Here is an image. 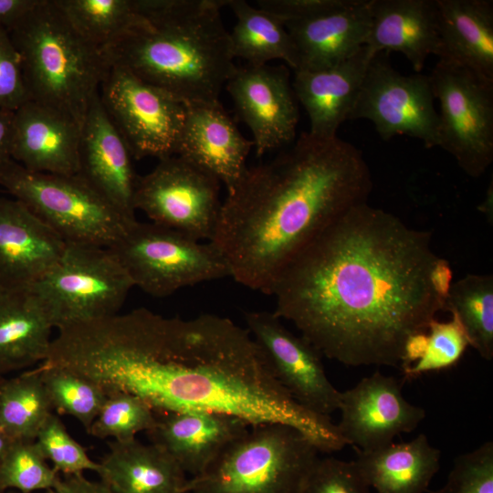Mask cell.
I'll list each match as a JSON object with an SVG mask.
<instances>
[{"instance_id":"cell-1","label":"cell","mask_w":493,"mask_h":493,"mask_svg":"<svg viewBox=\"0 0 493 493\" xmlns=\"http://www.w3.org/2000/svg\"><path fill=\"white\" fill-rule=\"evenodd\" d=\"M429 231L367 202L341 215L283 270L274 313L347 366L400 367L407 340L446 311Z\"/></svg>"},{"instance_id":"cell-2","label":"cell","mask_w":493,"mask_h":493,"mask_svg":"<svg viewBox=\"0 0 493 493\" xmlns=\"http://www.w3.org/2000/svg\"><path fill=\"white\" fill-rule=\"evenodd\" d=\"M87 372L106 393L134 394L157 414L201 411L249 425L283 424L320 453L347 446L330 416L309 411L282 387L247 329L226 317L166 318L133 309L97 337Z\"/></svg>"},{"instance_id":"cell-3","label":"cell","mask_w":493,"mask_h":493,"mask_svg":"<svg viewBox=\"0 0 493 493\" xmlns=\"http://www.w3.org/2000/svg\"><path fill=\"white\" fill-rule=\"evenodd\" d=\"M371 171L338 136L302 132L273 159L247 167L227 192L211 242L231 277L269 294L290 262L351 207L367 202Z\"/></svg>"},{"instance_id":"cell-4","label":"cell","mask_w":493,"mask_h":493,"mask_svg":"<svg viewBox=\"0 0 493 493\" xmlns=\"http://www.w3.org/2000/svg\"><path fill=\"white\" fill-rule=\"evenodd\" d=\"M144 22L101 49L184 105L219 101L236 69L220 10L227 0H135Z\"/></svg>"},{"instance_id":"cell-5","label":"cell","mask_w":493,"mask_h":493,"mask_svg":"<svg viewBox=\"0 0 493 493\" xmlns=\"http://www.w3.org/2000/svg\"><path fill=\"white\" fill-rule=\"evenodd\" d=\"M8 33L30 100L65 113L81 127L108 68L101 49L77 32L55 0H40Z\"/></svg>"},{"instance_id":"cell-6","label":"cell","mask_w":493,"mask_h":493,"mask_svg":"<svg viewBox=\"0 0 493 493\" xmlns=\"http://www.w3.org/2000/svg\"><path fill=\"white\" fill-rule=\"evenodd\" d=\"M320 451L283 424L250 425L205 470L188 477L189 493H297Z\"/></svg>"},{"instance_id":"cell-7","label":"cell","mask_w":493,"mask_h":493,"mask_svg":"<svg viewBox=\"0 0 493 493\" xmlns=\"http://www.w3.org/2000/svg\"><path fill=\"white\" fill-rule=\"evenodd\" d=\"M0 185L66 243L110 248L135 222L79 174L31 172L11 159L0 166Z\"/></svg>"},{"instance_id":"cell-8","label":"cell","mask_w":493,"mask_h":493,"mask_svg":"<svg viewBox=\"0 0 493 493\" xmlns=\"http://www.w3.org/2000/svg\"><path fill=\"white\" fill-rule=\"evenodd\" d=\"M133 287L110 248L67 243L57 264L28 288L58 330L118 314Z\"/></svg>"},{"instance_id":"cell-9","label":"cell","mask_w":493,"mask_h":493,"mask_svg":"<svg viewBox=\"0 0 493 493\" xmlns=\"http://www.w3.org/2000/svg\"><path fill=\"white\" fill-rule=\"evenodd\" d=\"M110 249L133 286L156 298L231 277L226 258L211 241L203 243L152 222L135 221Z\"/></svg>"},{"instance_id":"cell-10","label":"cell","mask_w":493,"mask_h":493,"mask_svg":"<svg viewBox=\"0 0 493 493\" xmlns=\"http://www.w3.org/2000/svg\"><path fill=\"white\" fill-rule=\"evenodd\" d=\"M428 76L440 107L437 146L480 177L493 162V80L444 58Z\"/></svg>"},{"instance_id":"cell-11","label":"cell","mask_w":493,"mask_h":493,"mask_svg":"<svg viewBox=\"0 0 493 493\" xmlns=\"http://www.w3.org/2000/svg\"><path fill=\"white\" fill-rule=\"evenodd\" d=\"M100 98L132 158L175 155L185 106L129 70L108 65Z\"/></svg>"},{"instance_id":"cell-12","label":"cell","mask_w":493,"mask_h":493,"mask_svg":"<svg viewBox=\"0 0 493 493\" xmlns=\"http://www.w3.org/2000/svg\"><path fill=\"white\" fill-rule=\"evenodd\" d=\"M221 183L189 161L173 155L159 160L139 176L134 208L152 223L178 230L196 240H212L222 203Z\"/></svg>"},{"instance_id":"cell-13","label":"cell","mask_w":493,"mask_h":493,"mask_svg":"<svg viewBox=\"0 0 493 493\" xmlns=\"http://www.w3.org/2000/svg\"><path fill=\"white\" fill-rule=\"evenodd\" d=\"M428 75H404L390 63L388 53H376L369 63L351 121L365 119L379 136L418 139L425 147L438 144V111Z\"/></svg>"},{"instance_id":"cell-14","label":"cell","mask_w":493,"mask_h":493,"mask_svg":"<svg viewBox=\"0 0 493 493\" xmlns=\"http://www.w3.org/2000/svg\"><path fill=\"white\" fill-rule=\"evenodd\" d=\"M245 320L276 379L298 404L326 416L339 410L341 392L329 380L314 346L289 331L274 312H246Z\"/></svg>"},{"instance_id":"cell-15","label":"cell","mask_w":493,"mask_h":493,"mask_svg":"<svg viewBox=\"0 0 493 493\" xmlns=\"http://www.w3.org/2000/svg\"><path fill=\"white\" fill-rule=\"evenodd\" d=\"M288 67H236L226 83L236 114L249 128L260 157L291 143L299 122V107Z\"/></svg>"},{"instance_id":"cell-16","label":"cell","mask_w":493,"mask_h":493,"mask_svg":"<svg viewBox=\"0 0 493 493\" xmlns=\"http://www.w3.org/2000/svg\"><path fill=\"white\" fill-rule=\"evenodd\" d=\"M338 431L358 451H373L393 443L394 437L414 431L425 410L408 402L400 382L376 372L341 392Z\"/></svg>"},{"instance_id":"cell-17","label":"cell","mask_w":493,"mask_h":493,"mask_svg":"<svg viewBox=\"0 0 493 493\" xmlns=\"http://www.w3.org/2000/svg\"><path fill=\"white\" fill-rule=\"evenodd\" d=\"M131 158L98 92L89 103L81 126L78 174L129 222L137 220L133 201L139 178Z\"/></svg>"},{"instance_id":"cell-18","label":"cell","mask_w":493,"mask_h":493,"mask_svg":"<svg viewBox=\"0 0 493 493\" xmlns=\"http://www.w3.org/2000/svg\"><path fill=\"white\" fill-rule=\"evenodd\" d=\"M252 147L253 142L242 135L220 101L185 106L175 155L212 174L227 192L246 170Z\"/></svg>"},{"instance_id":"cell-19","label":"cell","mask_w":493,"mask_h":493,"mask_svg":"<svg viewBox=\"0 0 493 493\" xmlns=\"http://www.w3.org/2000/svg\"><path fill=\"white\" fill-rule=\"evenodd\" d=\"M66 246L21 202L0 197V288H30L57 264Z\"/></svg>"},{"instance_id":"cell-20","label":"cell","mask_w":493,"mask_h":493,"mask_svg":"<svg viewBox=\"0 0 493 493\" xmlns=\"http://www.w3.org/2000/svg\"><path fill=\"white\" fill-rule=\"evenodd\" d=\"M80 135L72 118L28 100L14 111L11 158L31 172L78 174Z\"/></svg>"},{"instance_id":"cell-21","label":"cell","mask_w":493,"mask_h":493,"mask_svg":"<svg viewBox=\"0 0 493 493\" xmlns=\"http://www.w3.org/2000/svg\"><path fill=\"white\" fill-rule=\"evenodd\" d=\"M249 426L229 414L183 411L157 414L156 423L147 434L151 443L191 477L205 470Z\"/></svg>"},{"instance_id":"cell-22","label":"cell","mask_w":493,"mask_h":493,"mask_svg":"<svg viewBox=\"0 0 493 493\" xmlns=\"http://www.w3.org/2000/svg\"><path fill=\"white\" fill-rule=\"evenodd\" d=\"M367 45L351 58L323 69L294 71L292 88L309 119L312 136L330 139L350 119L370 61Z\"/></svg>"},{"instance_id":"cell-23","label":"cell","mask_w":493,"mask_h":493,"mask_svg":"<svg viewBox=\"0 0 493 493\" xmlns=\"http://www.w3.org/2000/svg\"><path fill=\"white\" fill-rule=\"evenodd\" d=\"M285 26L297 53L295 71L328 68L367 45L371 0H348L337 9Z\"/></svg>"},{"instance_id":"cell-24","label":"cell","mask_w":493,"mask_h":493,"mask_svg":"<svg viewBox=\"0 0 493 493\" xmlns=\"http://www.w3.org/2000/svg\"><path fill=\"white\" fill-rule=\"evenodd\" d=\"M367 46L401 53L420 73L430 55L442 52L435 0H371Z\"/></svg>"},{"instance_id":"cell-25","label":"cell","mask_w":493,"mask_h":493,"mask_svg":"<svg viewBox=\"0 0 493 493\" xmlns=\"http://www.w3.org/2000/svg\"><path fill=\"white\" fill-rule=\"evenodd\" d=\"M444 58L493 80V2L435 0Z\"/></svg>"},{"instance_id":"cell-26","label":"cell","mask_w":493,"mask_h":493,"mask_svg":"<svg viewBox=\"0 0 493 493\" xmlns=\"http://www.w3.org/2000/svg\"><path fill=\"white\" fill-rule=\"evenodd\" d=\"M99 475L112 493H182L187 480L180 466L153 444L136 438L110 441Z\"/></svg>"},{"instance_id":"cell-27","label":"cell","mask_w":493,"mask_h":493,"mask_svg":"<svg viewBox=\"0 0 493 493\" xmlns=\"http://www.w3.org/2000/svg\"><path fill=\"white\" fill-rule=\"evenodd\" d=\"M357 452L353 461L375 493H425L440 467L441 452L425 434L408 442Z\"/></svg>"},{"instance_id":"cell-28","label":"cell","mask_w":493,"mask_h":493,"mask_svg":"<svg viewBox=\"0 0 493 493\" xmlns=\"http://www.w3.org/2000/svg\"><path fill=\"white\" fill-rule=\"evenodd\" d=\"M52 329L29 288H0V375L42 363Z\"/></svg>"},{"instance_id":"cell-29","label":"cell","mask_w":493,"mask_h":493,"mask_svg":"<svg viewBox=\"0 0 493 493\" xmlns=\"http://www.w3.org/2000/svg\"><path fill=\"white\" fill-rule=\"evenodd\" d=\"M226 5L236 19L229 32L235 58H240L250 66H263L278 59L293 71L297 69L293 41L278 17L244 0H227Z\"/></svg>"},{"instance_id":"cell-30","label":"cell","mask_w":493,"mask_h":493,"mask_svg":"<svg viewBox=\"0 0 493 493\" xmlns=\"http://www.w3.org/2000/svg\"><path fill=\"white\" fill-rule=\"evenodd\" d=\"M53 408L35 368L0 384V428L13 440H36Z\"/></svg>"},{"instance_id":"cell-31","label":"cell","mask_w":493,"mask_h":493,"mask_svg":"<svg viewBox=\"0 0 493 493\" xmlns=\"http://www.w3.org/2000/svg\"><path fill=\"white\" fill-rule=\"evenodd\" d=\"M446 311L462 325L469 346L485 360L493 358V276L467 274L452 283Z\"/></svg>"},{"instance_id":"cell-32","label":"cell","mask_w":493,"mask_h":493,"mask_svg":"<svg viewBox=\"0 0 493 493\" xmlns=\"http://www.w3.org/2000/svg\"><path fill=\"white\" fill-rule=\"evenodd\" d=\"M55 3L77 32L100 49L144 22L135 0H55Z\"/></svg>"},{"instance_id":"cell-33","label":"cell","mask_w":493,"mask_h":493,"mask_svg":"<svg viewBox=\"0 0 493 493\" xmlns=\"http://www.w3.org/2000/svg\"><path fill=\"white\" fill-rule=\"evenodd\" d=\"M37 368L53 411L73 416L88 432L106 400V392L67 367L40 363Z\"/></svg>"},{"instance_id":"cell-34","label":"cell","mask_w":493,"mask_h":493,"mask_svg":"<svg viewBox=\"0 0 493 493\" xmlns=\"http://www.w3.org/2000/svg\"><path fill=\"white\" fill-rule=\"evenodd\" d=\"M157 413L140 397L121 391L107 393L89 434L105 439L128 441L141 432H149L155 425Z\"/></svg>"},{"instance_id":"cell-35","label":"cell","mask_w":493,"mask_h":493,"mask_svg":"<svg viewBox=\"0 0 493 493\" xmlns=\"http://www.w3.org/2000/svg\"><path fill=\"white\" fill-rule=\"evenodd\" d=\"M60 477L47 464L35 440H15L0 463V485L5 491H47Z\"/></svg>"},{"instance_id":"cell-36","label":"cell","mask_w":493,"mask_h":493,"mask_svg":"<svg viewBox=\"0 0 493 493\" xmlns=\"http://www.w3.org/2000/svg\"><path fill=\"white\" fill-rule=\"evenodd\" d=\"M469 342L455 315L448 321L432 320L427 329V344L423 356L402 369L404 378L414 379L424 373L439 372L456 365Z\"/></svg>"},{"instance_id":"cell-37","label":"cell","mask_w":493,"mask_h":493,"mask_svg":"<svg viewBox=\"0 0 493 493\" xmlns=\"http://www.w3.org/2000/svg\"><path fill=\"white\" fill-rule=\"evenodd\" d=\"M35 441L59 475L83 474L85 471L100 475L101 472L100 463L91 460L85 448L71 437L54 413L47 418Z\"/></svg>"},{"instance_id":"cell-38","label":"cell","mask_w":493,"mask_h":493,"mask_svg":"<svg viewBox=\"0 0 493 493\" xmlns=\"http://www.w3.org/2000/svg\"><path fill=\"white\" fill-rule=\"evenodd\" d=\"M432 493H493V442L459 455L446 484Z\"/></svg>"},{"instance_id":"cell-39","label":"cell","mask_w":493,"mask_h":493,"mask_svg":"<svg viewBox=\"0 0 493 493\" xmlns=\"http://www.w3.org/2000/svg\"><path fill=\"white\" fill-rule=\"evenodd\" d=\"M297 493H372L355 462L318 457Z\"/></svg>"},{"instance_id":"cell-40","label":"cell","mask_w":493,"mask_h":493,"mask_svg":"<svg viewBox=\"0 0 493 493\" xmlns=\"http://www.w3.org/2000/svg\"><path fill=\"white\" fill-rule=\"evenodd\" d=\"M28 100L19 54L9 33L0 26V109L16 110Z\"/></svg>"},{"instance_id":"cell-41","label":"cell","mask_w":493,"mask_h":493,"mask_svg":"<svg viewBox=\"0 0 493 493\" xmlns=\"http://www.w3.org/2000/svg\"><path fill=\"white\" fill-rule=\"evenodd\" d=\"M348 0H258L257 6L284 25L314 17L344 5Z\"/></svg>"},{"instance_id":"cell-42","label":"cell","mask_w":493,"mask_h":493,"mask_svg":"<svg viewBox=\"0 0 493 493\" xmlns=\"http://www.w3.org/2000/svg\"><path fill=\"white\" fill-rule=\"evenodd\" d=\"M46 493H112V491L101 479L93 481L83 474H75L60 477L58 484Z\"/></svg>"},{"instance_id":"cell-43","label":"cell","mask_w":493,"mask_h":493,"mask_svg":"<svg viewBox=\"0 0 493 493\" xmlns=\"http://www.w3.org/2000/svg\"><path fill=\"white\" fill-rule=\"evenodd\" d=\"M40 0H0V26L7 32L20 23Z\"/></svg>"},{"instance_id":"cell-44","label":"cell","mask_w":493,"mask_h":493,"mask_svg":"<svg viewBox=\"0 0 493 493\" xmlns=\"http://www.w3.org/2000/svg\"><path fill=\"white\" fill-rule=\"evenodd\" d=\"M452 278L453 271L448 262L446 259L439 257L433 267L431 281L435 291L444 300L447 298L453 283Z\"/></svg>"},{"instance_id":"cell-45","label":"cell","mask_w":493,"mask_h":493,"mask_svg":"<svg viewBox=\"0 0 493 493\" xmlns=\"http://www.w3.org/2000/svg\"><path fill=\"white\" fill-rule=\"evenodd\" d=\"M14 111L0 109V166L12 159Z\"/></svg>"},{"instance_id":"cell-46","label":"cell","mask_w":493,"mask_h":493,"mask_svg":"<svg viewBox=\"0 0 493 493\" xmlns=\"http://www.w3.org/2000/svg\"><path fill=\"white\" fill-rule=\"evenodd\" d=\"M492 208H493V187H492V181H491L490 185H488V188L487 190L485 199L479 205L478 209L487 215L488 221L490 218V221L492 222V216H493Z\"/></svg>"},{"instance_id":"cell-47","label":"cell","mask_w":493,"mask_h":493,"mask_svg":"<svg viewBox=\"0 0 493 493\" xmlns=\"http://www.w3.org/2000/svg\"><path fill=\"white\" fill-rule=\"evenodd\" d=\"M15 440L8 436L1 428H0V463L5 456L7 451L9 450L11 445Z\"/></svg>"},{"instance_id":"cell-48","label":"cell","mask_w":493,"mask_h":493,"mask_svg":"<svg viewBox=\"0 0 493 493\" xmlns=\"http://www.w3.org/2000/svg\"><path fill=\"white\" fill-rule=\"evenodd\" d=\"M5 493H21V492H18V491H16V490H8Z\"/></svg>"},{"instance_id":"cell-49","label":"cell","mask_w":493,"mask_h":493,"mask_svg":"<svg viewBox=\"0 0 493 493\" xmlns=\"http://www.w3.org/2000/svg\"><path fill=\"white\" fill-rule=\"evenodd\" d=\"M6 491L3 489V488L0 485V493H5Z\"/></svg>"},{"instance_id":"cell-50","label":"cell","mask_w":493,"mask_h":493,"mask_svg":"<svg viewBox=\"0 0 493 493\" xmlns=\"http://www.w3.org/2000/svg\"><path fill=\"white\" fill-rule=\"evenodd\" d=\"M4 379H5V377L2 376V375H0V384H1V383L3 382Z\"/></svg>"},{"instance_id":"cell-51","label":"cell","mask_w":493,"mask_h":493,"mask_svg":"<svg viewBox=\"0 0 493 493\" xmlns=\"http://www.w3.org/2000/svg\"><path fill=\"white\" fill-rule=\"evenodd\" d=\"M182 493H189V492H187V491H183Z\"/></svg>"}]
</instances>
